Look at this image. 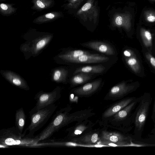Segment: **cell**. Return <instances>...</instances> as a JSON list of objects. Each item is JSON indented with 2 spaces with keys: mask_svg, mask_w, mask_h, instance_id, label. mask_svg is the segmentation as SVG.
<instances>
[{
  "mask_svg": "<svg viewBox=\"0 0 155 155\" xmlns=\"http://www.w3.org/2000/svg\"><path fill=\"white\" fill-rule=\"evenodd\" d=\"M39 141L36 136L33 138L23 136L14 126L0 131V146L29 147L36 145Z\"/></svg>",
  "mask_w": 155,
  "mask_h": 155,
  "instance_id": "6da1fadb",
  "label": "cell"
},
{
  "mask_svg": "<svg viewBox=\"0 0 155 155\" xmlns=\"http://www.w3.org/2000/svg\"><path fill=\"white\" fill-rule=\"evenodd\" d=\"M53 104L30 114V123L22 133L23 136L29 137H35L34 134L48 121L57 108Z\"/></svg>",
  "mask_w": 155,
  "mask_h": 155,
  "instance_id": "7a4b0ae2",
  "label": "cell"
},
{
  "mask_svg": "<svg viewBox=\"0 0 155 155\" xmlns=\"http://www.w3.org/2000/svg\"><path fill=\"white\" fill-rule=\"evenodd\" d=\"M67 108L57 111L48 125L36 136L39 141L50 138L55 132L71 122L73 119Z\"/></svg>",
  "mask_w": 155,
  "mask_h": 155,
  "instance_id": "3957f363",
  "label": "cell"
},
{
  "mask_svg": "<svg viewBox=\"0 0 155 155\" xmlns=\"http://www.w3.org/2000/svg\"><path fill=\"white\" fill-rule=\"evenodd\" d=\"M152 101V98L149 94H145L139 97L138 105L134 112L135 135H141Z\"/></svg>",
  "mask_w": 155,
  "mask_h": 155,
  "instance_id": "277c9868",
  "label": "cell"
},
{
  "mask_svg": "<svg viewBox=\"0 0 155 155\" xmlns=\"http://www.w3.org/2000/svg\"><path fill=\"white\" fill-rule=\"evenodd\" d=\"M59 91L57 89L49 92H40L34 98L36 101L35 105L29 112V114L54 104L60 97Z\"/></svg>",
  "mask_w": 155,
  "mask_h": 155,
  "instance_id": "5b68a950",
  "label": "cell"
},
{
  "mask_svg": "<svg viewBox=\"0 0 155 155\" xmlns=\"http://www.w3.org/2000/svg\"><path fill=\"white\" fill-rule=\"evenodd\" d=\"M109 58L107 56L99 54H84L68 61L75 63H94L105 62Z\"/></svg>",
  "mask_w": 155,
  "mask_h": 155,
  "instance_id": "8992f818",
  "label": "cell"
},
{
  "mask_svg": "<svg viewBox=\"0 0 155 155\" xmlns=\"http://www.w3.org/2000/svg\"><path fill=\"white\" fill-rule=\"evenodd\" d=\"M81 45L109 55L115 54L114 48L110 45L100 41H91L82 43Z\"/></svg>",
  "mask_w": 155,
  "mask_h": 155,
  "instance_id": "52a82bcc",
  "label": "cell"
},
{
  "mask_svg": "<svg viewBox=\"0 0 155 155\" xmlns=\"http://www.w3.org/2000/svg\"><path fill=\"white\" fill-rule=\"evenodd\" d=\"M135 86L121 82L112 87L110 90L109 94L112 97H120L124 96L134 91Z\"/></svg>",
  "mask_w": 155,
  "mask_h": 155,
  "instance_id": "ba28073f",
  "label": "cell"
},
{
  "mask_svg": "<svg viewBox=\"0 0 155 155\" xmlns=\"http://www.w3.org/2000/svg\"><path fill=\"white\" fill-rule=\"evenodd\" d=\"M101 140L118 143L122 145L128 143V138L117 133L102 132L101 137Z\"/></svg>",
  "mask_w": 155,
  "mask_h": 155,
  "instance_id": "9c48e42d",
  "label": "cell"
},
{
  "mask_svg": "<svg viewBox=\"0 0 155 155\" xmlns=\"http://www.w3.org/2000/svg\"><path fill=\"white\" fill-rule=\"evenodd\" d=\"M101 81L100 80L87 83L84 85L74 89L75 93L81 95L90 94L95 91L99 87Z\"/></svg>",
  "mask_w": 155,
  "mask_h": 155,
  "instance_id": "30bf717a",
  "label": "cell"
},
{
  "mask_svg": "<svg viewBox=\"0 0 155 155\" xmlns=\"http://www.w3.org/2000/svg\"><path fill=\"white\" fill-rule=\"evenodd\" d=\"M137 98L135 97L125 98L114 105L107 109L104 113V117H110L117 112L132 102Z\"/></svg>",
  "mask_w": 155,
  "mask_h": 155,
  "instance_id": "8fae6325",
  "label": "cell"
},
{
  "mask_svg": "<svg viewBox=\"0 0 155 155\" xmlns=\"http://www.w3.org/2000/svg\"><path fill=\"white\" fill-rule=\"evenodd\" d=\"M62 15L60 12H51L37 17L33 20V22L41 24L52 22L60 18Z\"/></svg>",
  "mask_w": 155,
  "mask_h": 155,
  "instance_id": "7c38bea8",
  "label": "cell"
},
{
  "mask_svg": "<svg viewBox=\"0 0 155 155\" xmlns=\"http://www.w3.org/2000/svg\"><path fill=\"white\" fill-rule=\"evenodd\" d=\"M139 101V97L137 98L132 102L116 113L114 117V119L116 120H122L126 119L136 108Z\"/></svg>",
  "mask_w": 155,
  "mask_h": 155,
  "instance_id": "4fadbf2b",
  "label": "cell"
},
{
  "mask_svg": "<svg viewBox=\"0 0 155 155\" xmlns=\"http://www.w3.org/2000/svg\"><path fill=\"white\" fill-rule=\"evenodd\" d=\"M33 5L31 8L38 11H41L52 8L55 5L54 0H32Z\"/></svg>",
  "mask_w": 155,
  "mask_h": 155,
  "instance_id": "5bb4252c",
  "label": "cell"
},
{
  "mask_svg": "<svg viewBox=\"0 0 155 155\" xmlns=\"http://www.w3.org/2000/svg\"><path fill=\"white\" fill-rule=\"evenodd\" d=\"M25 119V114L23 108L21 107L17 110L15 114V127L19 133L22 135Z\"/></svg>",
  "mask_w": 155,
  "mask_h": 155,
  "instance_id": "9a60e30c",
  "label": "cell"
},
{
  "mask_svg": "<svg viewBox=\"0 0 155 155\" xmlns=\"http://www.w3.org/2000/svg\"><path fill=\"white\" fill-rule=\"evenodd\" d=\"M105 69V68L101 64L96 65H88L77 69L74 74L80 72L87 73L100 74L103 72Z\"/></svg>",
  "mask_w": 155,
  "mask_h": 155,
  "instance_id": "2e32d148",
  "label": "cell"
},
{
  "mask_svg": "<svg viewBox=\"0 0 155 155\" xmlns=\"http://www.w3.org/2000/svg\"><path fill=\"white\" fill-rule=\"evenodd\" d=\"M15 4L13 3H1L0 13L4 16H9L15 14L17 8L14 7Z\"/></svg>",
  "mask_w": 155,
  "mask_h": 155,
  "instance_id": "e0dca14e",
  "label": "cell"
},
{
  "mask_svg": "<svg viewBox=\"0 0 155 155\" xmlns=\"http://www.w3.org/2000/svg\"><path fill=\"white\" fill-rule=\"evenodd\" d=\"M76 74L71 78V82L74 85L83 84L91 78V76L87 73L80 72Z\"/></svg>",
  "mask_w": 155,
  "mask_h": 155,
  "instance_id": "ac0fdd59",
  "label": "cell"
},
{
  "mask_svg": "<svg viewBox=\"0 0 155 155\" xmlns=\"http://www.w3.org/2000/svg\"><path fill=\"white\" fill-rule=\"evenodd\" d=\"M90 53L89 52L81 50H75L69 51L61 56V57L66 60L69 61L71 60L76 58L81 55Z\"/></svg>",
  "mask_w": 155,
  "mask_h": 155,
  "instance_id": "d6986e66",
  "label": "cell"
},
{
  "mask_svg": "<svg viewBox=\"0 0 155 155\" xmlns=\"http://www.w3.org/2000/svg\"><path fill=\"white\" fill-rule=\"evenodd\" d=\"M7 74V78L13 84L22 89L26 90L29 89L28 86L19 77L12 75L10 73Z\"/></svg>",
  "mask_w": 155,
  "mask_h": 155,
  "instance_id": "ffe728a7",
  "label": "cell"
},
{
  "mask_svg": "<svg viewBox=\"0 0 155 155\" xmlns=\"http://www.w3.org/2000/svg\"><path fill=\"white\" fill-rule=\"evenodd\" d=\"M98 136V134L97 133L88 134L80 138L78 141L86 144H94L97 141Z\"/></svg>",
  "mask_w": 155,
  "mask_h": 155,
  "instance_id": "44dd1931",
  "label": "cell"
},
{
  "mask_svg": "<svg viewBox=\"0 0 155 155\" xmlns=\"http://www.w3.org/2000/svg\"><path fill=\"white\" fill-rule=\"evenodd\" d=\"M126 63L131 70L135 73L139 72L140 69V66L138 60L134 56L125 58Z\"/></svg>",
  "mask_w": 155,
  "mask_h": 155,
  "instance_id": "7402d4cb",
  "label": "cell"
},
{
  "mask_svg": "<svg viewBox=\"0 0 155 155\" xmlns=\"http://www.w3.org/2000/svg\"><path fill=\"white\" fill-rule=\"evenodd\" d=\"M141 37L143 43L147 48L152 46V36L150 33L147 31H143L141 33Z\"/></svg>",
  "mask_w": 155,
  "mask_h": 155,
  "instance_id": "603a6c76",
  "label": "cell"
},
{
  "mask_svg": "<svg viewBox=\"0 0 155 155\" xmlns=\"http://www.w3.org/2000/svg\"><path fill=\"white\" fill-rule=\"evenodd\" d=\"M87 127L84 125L81 124L79 125L75 129L73 133L71 135L75 136L81 134L84 130L87 129Z\"/></svg>",
  "mask_w": 155,
  "mask_h": 155,
  "instance_id": "cb8c5ba5",
  "label": "cell"
},
{
  "mask_svg": "<svg viewBox=\"0 0 155 155\" xmlns=\"http://www.w3.org/2000/svg\"><path fill=\"white\" fill-rule=\"evenodd\" d=\"M49 38H45L40 40L36 44V49L39 50L43 48L48 42Z\"/></svg>",
  "mask_w": 155,
  "mask_h": 155,
  "instance_id": "d4e9b609",
  "label": "cell"
},
{
  "mask_svg": "<svg viewBox=\"0 0 155 155\" xmlns=\"http://www.w3.org/2000/svg\"><path fill=\"white\" fill-rule=\"evenodd\" d=\"M146 57L148 59L151 65L155 68V58L150 53H147Z\"/></svg>",
  "mask_w": 155,
  "mask_h": 155,
  "instance_id": "484cf974",
  "label": "cell"
},
{
  "mask_svg": "<svg viewBox=\"0 0 155 155\" xmlns=\"http://www.w3.org/2000/svg\"><path fill=\"white\" fill-rule=\"evenodd\" d=\"M62 75V73L60 70H57L54 73L53 79L55 81H58L60 79Z\"/></svg>",
  "mask_w": 155,
  "mask_h": 155,
  "instance_id": "4316f807",
  "label": "cell"
},
{
  "mask_svg": "<svg viewBox=\"0 0 155 155\" xmlns=\"http://www.w3.org/2000/svg\"><path fill=\"white\" fill-rule=\"evenodd\" d=\"M91 7V4L89 3H87L84 5L82 7L81 9L83 11H86L90 9Z\"/></svg>",
  "mask_w": 155,
  "mask_h": 155,
  "instance_id": "83f0119b",
  "label": "cell"
},
{
  "mask_svg": "<svg viewBox=\"0 0 155 155\" xmlns=\"http://www.w3.org/2000/svg\"><path fill=\"white\" fill-rule=\"evenodd\" d=\"M151 118L153 121L154 122L155 121V97L154 101Z\"/></svg>",
  "mask_w": 155,
  "mask_h": 155,
  "instance_id": "f1b7e54d",
  "label": "cell"
},
{
  "mask_svg": "<svg viewBox=\"0 0 155 155\" xmlns=\"http://www.w3.org/2000/svg\"><path fill=\"white\" fill-rule=\"evenodd\" d=\"M122 18L121 16H118L116 19L115 21L118 25H120L122 24Z\"/></svg>",
  "mask_w": 155,
  "mask_h": 155,
  "instance_id": "f546056e",
  "label": "cell"
},
{
  "mask_svg": "<svg viewBox=\"0 0 155 155\" xmlns=\"http://www.w3.org/2000/svg\"><path fill=\"white\" fill-rule=\"evenodd\" d=\"M123 54L127 58H129L131 57V53L130 51L128 50H125L123 52Z\"/></svg>",
  "mask_w": 155,
  "mask_h": 155,
  "instance_id": "4dcf8cb0",
  "label": "cell"
},
{
  "mask_svg": "<svg viewBox=\"0 0 155 155\" xmlns=\"http://www.w3.org/2000/svg\"><path fill=\"white\" fill-rule=\"evenodd\" d=\"M147 20L150 22H154L155 21V17L154 16H150L147 17Z\"/></svg>",
  "mask_w": 155,
  "mask_h": 155,
  "instance_id": "1f68e13d",
  "label": "cell"
},
{
  "mask_svg": "<svg viewBox=\"0 0 155 155\" xmlns=\"http://www.w3.org/2000/svg\"><path fill=\"white\" fill-rule=\"evenodd\" d=\"M73 0V1H76V0Z\"/></svg>",
  "mask_w": 155,
  "mask_h": 155,
  "instance_id": "d6a6232c",
  "label": "cell"
},
{
  "mask_svg": "<svg viewBox=\"0 0 155 155\" xmlns=\"http://www.w3.org/2000/svg\"></svg>",
  "mask_w": 155,
  "mask_h": 155,
  "instance_id": "836d02e7",
  "label": "cell"
},
{
  "mask_svg": "<svg viewBox=\"0 0 155 155\" xmlns=\"http://www.w3.org/2000/svg\"></svg>",
  "mask_w": 155,
  "mask_h": 155,
  "instance_id": "e575fe53",
  "label": "cell"
}]
</instances>
